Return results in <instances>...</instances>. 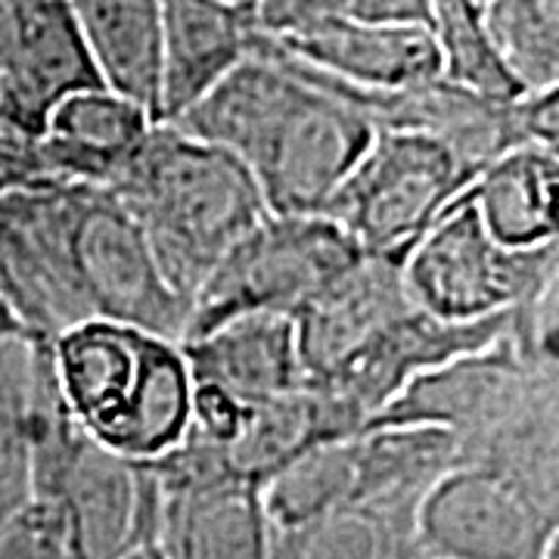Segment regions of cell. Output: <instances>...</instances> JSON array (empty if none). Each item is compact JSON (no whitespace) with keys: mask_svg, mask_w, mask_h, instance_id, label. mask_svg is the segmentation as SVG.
Listing matches in <instances>:
<instances>
[{"mask_svg":"<svg viewBox=\"0 0 559 559\" xmlns=\"http://www.w3.org/2000/svg\"><path fill=\"white\" fill-rule=\"evenodd\" d=\"M168 124L242 162L271 215H320L377 134L261 28L252 53Z\"/></svg>","mask_w":559,"mask_h":559,"instance_id":"6da1fadb","label":"cell"},{"mask_svg":"<svg viewBox=\"0 0 559 559\" xmlns=\"http://www.w3.org/2000/svg\"><path fill=\"white\" fill-rule=\"evenodd\" d=\"M106 187L138 221L165 280L187 301L267 215L242 162L168 121L150 128Z\"/></svg>","mask_w":559,"mask_h":559,"instance_id":"7a4b0ae2","label":"cell"},{"mask_svg":"<svg viewBox=\"0 0 559 559\" xmlns=\"http://www.w3.org/2000/svg\"><path fill=\"white\" fill-rule=\"evenodd\" d=\"M60 395L87 436L153 463L190 426L193 377L178 342L106 318H84L47 340Z\"/></svg>","mask_w":559,"mask_h":559,"instance_id":"3957f363","label":"cell"},{"mask_svg":"<svg viewBox=\"0 0 559 559\" xmlns=\"http://www.w3.org/2000/svg\"><path fill=\"white\" fill-rule=\"evenodd\" d=\"M419 311L451 323L507 314L559 289V240L535 249L500 246L460 193L401 261Z\"/></svg>","mask_w":559,"mask_h":559,"instance_id":"277c9868","label":"cell"},{"mask_svg":"<svg viewBox=\"0 0 559 559\" xmlns=\"http://www.w3.org/2000/svg\"><path fill=\"white\" fill-rule=\"evenodd\" d=\"M360 255L355 240L326 215L267 212L197 289L180 342L255 311L296 318Z\"/></svg>","mask_w":559,"mask_h":559,"instance_id":"5b68a950","label":"cell"},{"mask_svg":"<svg viewBox=\"0 0 559 559\" xmlns=\"http://www.w3.org/2000/svg\"><path fill=\"white\" fill-rule=\"evenodd\" d=\"M476 175L479 168L444 140L377 131L320 215L367 255H407Z\"/></svg>","mask_w":559,"mask_h":559,"instance_id":"8992f818","label":"cell"},{"mask_svg":"<svg viewBox=\"0 0 559 559\" xmlns=\"http://www.w3.org/2000/svg\"><path fill=\"white\" fill-rule=\"evenodd\" d=\"M69 252L91 318L180 342L190 301L165 280L138 221L109 187H69Z\"/></svg>","mask_w":559,"mask_h":559,"instance_id":"52a82bcc","label":"cell"},{"mask_svg":"<svg viewBox=\"0 0 559 559\" xmlns=\"http://www.w3.org/2000/svg\"><path fill=\"white\" fill-rule=\"evenodd\" d=\"M159 479L156 540L168 559H267L271 520L261 485L227 469L224 451L183 436L150 463Z\"/></svg>","mask_w":559,"mask_h":559,"instance_id":"ba28073f","label":"cell"},{"mask_svg":"<svg viewBox=\"0 0 559 559\" xmlns=\"http://www.w3.org/2000/svg\"><path fill=\"white\" fill-rule=\"evenodd\" d=\"M417 557L559 559V507L485 466H454L417 510Z\"/></svg>","mask_w":559,"mask_h":559,"instance_id":"9c48e42d","label":"cell"},{"mask_svg":"<svg viewBox=\"0 0 559 559\" xmlns=\"http://www.w3.org/2000/svg\"><path fill=\"white\" fill-rule=\"evenodd\" d=\"M264 35L286 57L352 87L392 91L441 79L432 32L419 22H370L348 13H311Z\"/></svg>","mask_w":559,"mask_h":559,"instance_id":"30bf717a","label":"cell"},{"mask_svg":"<svg viewBox=\"0 0 559 559\" xmlns=\"http://www.w3.org/2000/svg\"><path fill=\"white\" fill-rule=\"evenodd\" d=\"M516 330H520V308L507 314H495V318L451 323L411 305L392 326H385L380 336L360 352L358 358L348 360L336 377L314 382V385L333 392L367 429V423L417 373L466 352L495 345L513 336Z\"/></svg>","mask_w":559,"mask_h":559,"instance_id":"8fae6325","label":"cell"},{"mask_svg":"<svg viewBox=\"0 0 559 559\" xmlns=\"http://www.w3.org/2000/svg\"><path fill=\"white\" fill-rule=\"evenodd\" d=\"M103 84L66 0H25L13 57L0 75V143L28 146L69 94Z\"/></svg>","mask_w":559,"mask_h":559,"instance_id":"7c38bea8","label":"cell"},{"mask_svg":"<svg viewBox=\"0 0 559 559\" xmlns=\"http://www.w3.org/2000/svg\"><path fill=\"white\" fill-rule=\"evenodd\" d=\"M404 255H360L318 299L296 314L301 367L308 382L336 377L342 367L414 305L401 274Z\"/></svg>","mask_w":559,"mask_h":559,"instance_id":"4fadbf2b","label":"cell"},{"mask_svg":"<svg viewBox=\"0 0 559 559\" xmlns=\"http://www.w3.org/2000/svg\"><path fill=\"white\" fill-rule=\"evenodd\" d=\"M259 7L230 0H159V109L175 121L252 53Z\"/></svg>","mask_w":559,"mask_h":559,"instance_id":"5bb4252c","label":"cell"},{"mask_svg":"<svg viewBox=\"0 0 559 559\" xmlns=\"http://www.w3.org/2000/svg\"><path fill=\"white\" fill-rule=\"evenodd\" d=\"M156 119L146 106L97 84L69 94L32 143L35 178L106 187Z\"/></svg>","mask_w":559,"mask_h":559,"instance_id":"9a60e30c","label":"cell"},{"mask_svg":"<svg viewBox=\"0 0 559 559\" xmlns=\"http://www.w3.org/2000/svg\"><path fill=\"white\" fill-rule=\"evenodd\" d=\"M178 345L193 382L224 389L249 407L308 382L301 367L296 318L289 314H240Z\"/></svg>","mask_w":559,"mask_h":559,"instance_id":"2e32d148","label":"cell"},{"mask_svg":"<svg viewBox=\"0 0 559 559\" xmlns=\"http://www.w3.org/2000/svg\"><path fill=\"white\" fill-rule=\"evenodd\" d=\"M559 150L513 146L481 168L463 190L485 230L510 249H535L557 237Z\"/></svg>","mask_w":559,"mask_h":559,"instance_id":"e0dca14e","label":"cell"},{"mask_svg":"<svg viewBox=\"0 0 559 559\" xmlns=\"http://www.w3.org/2000/svg\"><path fill=\"white\" fill-rule=\"evenodd\" d=\"M106 87L159 109V0H66Z\"/></svg>","mask_w":559,"mask_h":559,"instance_id":"ac0fdd59","label":"cell"},{"mask_svg":"<svg viewBox=\"0 0 559 559\" xmlns=\"http://www.w3.org/2000/svg\"><path fill=\"white\" fill-rule=\"evenodd\" d=\"M417 510L358 500L296 525H271L267 559H417Z\"/></svg>","mask_w":559,"mask_h":559,"instance_id":"d6986e66","label":"cell"},{"mask_svg":"<svg viewBox=\"0 0 559 559\" xmlns=\"http://www.w3.org/2000/svg\"><path fill=\"white\" fill-rule=\"evenodd\" d=\"M358 436V432H355ZM355 436L320 441L280 466L261 485L264 513L274 528L314 520L358 500V441Z\"/></svg>","mask_w":559,"mask_h":559,"instance_id":"ffe728a7","label":"cell"},{"mask_svg":"<svg viewBox=\"0 0 559 559\" xmlns=\"http://www.w3.org/2000/svg\"><path fill=\"white\" fill-rule=\"evenodd\" d=\"M481 20L520 94L559 87V0H481Z\"/></svg>","mask_w":559,"mask_h":559,"instance_id":"44dd1931","label":"cell"},{"mask_svg":"<svg viewBox=\"0 0 559 559\" xmlns=\"http://www.w3.org/2000/svg\"><path fill=\"white\" fill-rule=\"evenodd\" d=\"M47 340L20 336L0 345V516L28 498L32 407Z\"/></svg>","mask_w":559,"mask_h":559,"instance_id":"7402d4cb","label":"cell"},{"mask_svg":"<svg viewBox=\"0 0 559 559\" xmlns=\"http://www.w3.org/2000/svg\"><path fill=\"white\" fill-rule=\"evenodd\" d=\"M426 28L439 50L441 79L488 100L522 97L491 50L481 0H426Z\"/></svg>","mask_w":559,"mask_h":559,"instance_id":"603a6c76","label":"cell"},{"mask_svg":"<svg viewBox=\"0 0 559 559\" xmlns=\"http://www.w3.org/2000/svg\"><path fill=\"white\" fill-rule=\"evenodd\" d=\"M0 559H75V547L53 500L25 498L0 516Z\"/></svg>","mask_w":559,"mask_h":559,"instance_id":"cb8c5ba5","label":"cell"},{"mask_svg":"<svg viewBox=\"0 0 559 559\" xmlns=\"http://www.w3.org/2000/svg\"><path fill=\"white\" fill-rule=\"evenodd\" d=\"M342 13L370 22H419V25H426V0H345Z\"/></svg>","mask_w":559,"mask_h":559,"instance_id":"d4e9b609","label":"cell"},{"mask_svg":"<svg viewBox=\"0 0 559 559\" xmlns=\"http://www.w3.org/2000/svg\"><path fill=\"white\" fill-rule=\"evenodd\" d=\"M22 10H25V0H0V75L13 57V47L20 38Z\"/></svg>","mask_w":559,"mask_h":559,"instance_id":"484cf974","label":"cell"},{"mask_svg":"<svg viewBox=\"0 0 559 559\" xmlns=\"http://www.w3.org/2000/svg\"><path fill=\"white\" fill-rule=\"evenodd\" d=\"M20 336H32V333L25 330V323H22L20 314L13 311V305L0 296V345L10 340H20Z\"/></svg>","mask_w":559,"mask_h":559,"instance_id":"4316f807","label":"cell"},{"mask_svg":"<svg viewBox=\"0 0 559 559\" xmlns=\"http://www.w3.org/2000/svg\"><path fill=\"white\" fill-rule=\"evenodd\" d=\"M121 559H168L165 557V550L159 547V540H146V544H140V547H134L131 554H124Z\"/></svg>","mask_w":559,"mask_h":559,"instance_id":"83f0119b","label":"cell"},{"mask_svg":"<svg viewBox=\"0 0 559 559\" xmlns=\"http://www.w3.org/2000/svg\"><path fill=\"white\" fill-rule=\"evenodd\" d=\"M3 267H7V212L0 202V296H3Z\"/></svg>","mask_w":559,"mask_h":559,"instance_id":"f1b7e54d","label":"cell"},{"mask_svg":"<svg viewBox=\"0 0 559 559\" xmlns=\"http://www.w3.org/2000/svg\"><path fill=\"white\" fill-rule=\"evenodd\" d=\"M230 3H242V7H259L261 0H230Z\"/></svg>","mask_w":559,"mask_h":559,"instance_id":"f546056e","label":"cell"},{"mask_svg":"<svg viewBox=\"0 0 559 559\" xmlns=\"http://www.w3.org/2000/svg\"><path fill=\"white\" fill-rule=\"evenodd\" d=\"M417 559H432V557H417Z\"/></svg>","mask_w":559,"mask_h":559,"instance_id":"4dcf8cb0","label":"cell"}]
</instances>
